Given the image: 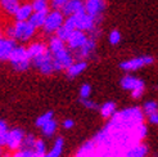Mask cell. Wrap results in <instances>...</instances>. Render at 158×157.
<instances>
[{"label": "cell", "mask_w": 158, "mask_h": 157, "mask_svg": "<svg viewBox=\"0 0 158 157\" xmlns=\"http://www.w3.org/2000/svg\"><path fill=\"white\" fill-rule=\"evenodd\" d=\"M48 48L54 59V66L57 72H66V70L75 62V56L71 50L66 41L60 40L58 36H49L48 40Z\"/></svg>", "instance_id": "obj_1"}, {"label": "cell", "mask_w": 158, "mask_h": 157, "mask_svg": "<svg viewBox=\"0 0 158 157\" xmlns=\"http://www.w3.org/2000/svg\"><path fill=\"white\" fill-rule=\"evenodd\" d=\"M8 62L10 63V67L15 72H26L30 67H32V65H31L32 59H31L27 52V46H25L23 44L15 45Z\"/></svg>", "instance_id": "obj_2"}, {"label": "cell", "mask_w": 158, "mask_h": 157, "mask_svg": "<svg viewBox=\"0 0 158 157\" xmlns=\"http://www.w3.org/2000/svg\"><path fill=\"white\" fill-rule=\"evenodd\" d=\"M37 28L30 21H14L13 22V39L18 44L31 43L37 35Z\"/></svg>", "instance_id": "obj_3"}, {"label": "cell", "mask_w": 158, "mask_h": 157, "mask_svg": "<svg viewBox=\"0 0 158 157\" xmlns=\"http://www.w3.org/2000/svg\"><path fill=\"white\" fill-rule=\"evenodd\" d=\"M66 21V15L62 13L60 9H50L46 14L45 23L41 28L43 34L46 36H53L57 34V31L63 26Z\"/></svg>", "instance_id": "obj_4"}, {"label": "cell", "mask_w": 158, "mask_h": 157, "mask_svg": "<svg viewBox=\"0 0 158 157\" xmlns=\"http://www.w3.org/2000/svg\"><path fill=\"white\" fill-rule=\"evenodd\" d=\"M122 89L127 90L131 93V97L134 99H139L144 95L145 93V84L141 78L130 75V74H126L120 81Z\"/></svg>", "instance_id": "obj_5"}, {"label": "cell", "mask_w": 158, "mask_h": 157, "mask_svg": "<svg viewBox=\"0 0 158 157\" xmlns=\"http://www.w3.org/2000/svg\"><path fill=\"white\" fill-rule=\"evenodd\" d=\"M26 135V131L23 130L22 128L19 126H14V128H10L8 134L5 137V140H4V147L8 152H15L21 150L22 147V142H23V138Z\"/></svg>", "instance_id": "obj_6"}, {"label": "cell", "mask_w": 158, "mask_h": 157, "mask_svg": "<svg viewBox=\"0 0 158 157\" xmlns=\"http://www.w3.org/2000/svg\"><path fill=\"white\" fill-rule=\"evenodd\" d=\"M154 58L152 56H138V57H132L130 59H126L122 61L120 63V68L125 72H135L139 71V70L144 68L147 66H151L153 65Z\"/></svg>", "instance_id": "obj_7"}, {"label": "cell", "mask_w": 158, "mask_h": 157, "mask_svg": "<svg viewBox=\"0 0 158 157\" xmlns=\"http://www.w3.org/2000/svg\"><path fill=\"white\" fill-rule=\"evenodd\" d=\"M31 65L44 76H50V75L57 72L55 71V66H54V59L52 57L50 52H46L45 54H43L40 57L32 58Z\"/></svg>", "instance_id": "obj_8"}, {"label": "cell", "mask_w": 158, "mask_h": 157, "mask_svg": "<svg viewBox=\"0 0 158 157\" xmlns=\"http://www.w3.org/2000/svg\"><path fill=\"white\" fill-rule=\"evenodd\" d=\"M107 9L106 0H86L85 2V12L95 19L98 25H100L104 18V12Z\"/></svg>", "instance_id": "obj_9"}, {"label": "cell", "mask_w": 158, "mask_h": 157, "mask_svg": "<svg viewBox=\"0 0 158 157\" xmlns=\"http://www.w3.org/2000/svg\"><path fill=\"white\" fill-rule=\"evenodd\" d=\"M89 34L85 32V31H81V30H75L72 34L69 35V37L67 39V46L72 50V53L77 52L78 49H81L82 46L86 44V41L89 40Z\"/></svg>", "instance_id": "obj_10"}, {"label": "cell", "mask_w": 158, "mask_h": 157, "mask_svg": "<svg viewBox=\"0 0 158 157\" xmlns=\"http://www.w3.org/2000/svg\"><path fill=\"white\" fill-rule=\"evenodd\" d=\"M95 54H97V39L89 37V40L86 41V44L82 46L81 49L75 52L73 56H75V59L89 61V59L95 58Z\"/></svg>", "instance_id": "obj_11"}, {"label": "cell", "mask_w": 158, "mask_h": 157, "mask_svg": "<svg viewBox=\"0 0 158 157\" xmlns=\"http://www.w3.org/2000/svg\"><path fill=\"white\" fill-rule=\"evenodd\" d=\"M62 13L66 17L76 15L78 13L85 12V0H68V2L62 6Z\"/></svg>", "instance_id": "obj_12"}, {"label": "cell", "mask_w": 158, "mask_h": 157, "mask_svg": "<svg viewBox=\"0 0 158 157\" xmlns=\"http://www.w3.org/2000/svg\"><path fill=\"white\" fill-rule=\"evenodd\" d=\"M18 43L14 40V39H10L8 36H3L0 39V62L8 61L10 57V54L13 52V49L15 48V45Z\"/></svg>", "instance_id": "obj_13"}, {"label": "cell", "mask_w": 158, "mask_h": 157, "mask_svg": "<svg viewBox=\"0 0 158 157\" xmlns=\"http://www.w3.org/2000/svg\"><path fill=\"white\" fill-rule=\"evenodd\" d=\"M27 52L30 54L31 59L36 58V57H40V56H43V54H45L46 52H49L48 43L44 41V40H32L27 45Z\"/></svg>", "instance_id": "obj_14"}, {"label": "cell", "mask_w": 158, "mask_h": 157, "mask_svg": "<svg viewBox=\"0 0 158 157\" xmlns=\"http://www.w3.org/2000/svg\"><path fill=\"white\" fill-rule=\"evenodd\" d=\"M88 61H84V59H75V62L71 65L67 70H66V75L69 78H76L78 76H81L86 68H88Z\"/></svg>", "instance_id": "obj_15"}, {"label": "cell", "mask_w": 158, "mask_h": 157, "mask_svg": "<svg viewBox=\"0 0 158 157\" xmlns=\"http://www.w3.org/2000/svg\"><path fill=\"white\" fill-rule=\"evenodd\" d=\"M21 3V0H0V13H3L6 17L14 18Z\"/></svg>", "instance_id": "obj_16"}, {"label": "cell", "mask_w": 158, "mask_h": 157, "mask_svg": "<svg viewBox=\"0 0 158 157\" xmlns=\"http://www.w3.org/2000/svg\"><path fill=\"white\" fill-rule=\"evenodd\" d=\"M64 138L58 135L55 137L54 140H53V144L50 146V148L48 150V152H46V155L44 157H60L63 151H64Z\"/></svg>", "instance_id": "obj_17"}, {"label": "cell", "mask_w": 158, "mask_h": 157, "mask_svg": "<svg viewBox=\"0 0 158 157\" xmlns=\"http://www.w3.org/2000/svg\"><path fill=\"white\" fill-rule=\"evenodd\" d=\"M32 13H34V8L32 4H31V0L30 2H23L21 3L17 13L14 15V21H28Z\"/></svg>", "instance_id": "obj_18"}, {"label": "cell", "mask_w": 158, "mask_h": 157, "mask_svg": "<svg viewBox=\"0 0 158 157\" xmlns=\"http://www.w3.org/2000/svg\"><path fill=\"white\" fill-rule=\"evenodd\" d=\"M99 112H100V116L102 119L104 120H110L113 119L117 113V104L112 100H108V102H104L103 104H100L99 107Z\"/></svg>", "instance_id": "obj_19"}, {"label": "cell", "mask_w": 158, "mask_h": 157, "mask_svg": "<svg viewBox=\"0 0 158 157\" xmlns=\"http://www.w3.org/2000/svg\"><path fill=\"white\" fill-rule=\"evenodd\" d=\"M58 128H59L58 121L55 119H53L48 124H45L44 126L40 128V133H41V135H43L44 139H52V138H54L55 135H57Z\"/></svg>", "instance_id": "obj_20"}, {"label": "cell", "mask_w": 158, "mask_h": 157, "mask_svg": "<svg viewBox=\"0 0 158 157\" xmlns=\"http://www.w3.org/2000/svg\"><path fill=\"white\" fill-rule=\"evenodd\" d=\"M148 153H149V148L143 143H138L135 146L130 147L126 151L123 157H147Z\"/></svg>", "instance_id": "obj_21"}, {"label": "cell", "mask_w": 158, "mask_h": 157, "mask_svg": "<svg viewBox=\"0 0 158 157\" xmlns=\"http://www.w3.org/2000/svg\"><path fill=\"white\" fill-rule=\"evenodd\" d=\"M46 14L48 13H45V12H34L28 21L32 23L37 30H41L45 23V19H46Z\"/></svg>", "instance_id": "obj_22"}, {"label": "cell", "mask_w": 158, "mask_h": 157, "mask_svg": "<svg viewBox=\"0 0 158 157\" xmlns=\"http://www.w3.org/2000/svg\"><path fill=\"white\" fill-rule=\"evenodd\" d=\"M31 4H32L34 12H45V13H48L52 9L49 0H31Z\"/></svg>", "instance_id": "obj_23"}, {"label": "cell", "mask_w": 158, "mask_h": 157, "mask_svg": "<svg viewBox=\"0 0 158 157\" xmlns=\"http://www.w3.org/2000/svg\"><path fill=\"white\" fill-rule=\"evenodd\" d=\"M36 140L37 138L31 134V133H26L25 138H23V142H22V147L21 150H28V151H34L35 144H36Z\"/></svg>", "instance_id": "obj_24"}, {"label": "cell", "mask_w": 158, "mask_h": 157, "mask_svg": "<svg viewBox=\"0 0 158 157\" xmlns=\"http://www.w3.org/2000/svg\"><path fill=\"white\" fill-rule=\"evenodd\" d=\"M141 111H143L144 116L148 117L149 115L158 112V102L156 100H147L143 103V107H141Z\"/></svg>", "instance_id": "obj_25"}, {"label": "cell", "mask_w": 158, "mask_h": 157, "mask_svg": "<svg viewBox=\"0 0 158 157\" xmlns=\"http://www.w3.org/2000/svg\"><path fill=\"white\" fill-rule=\"evenodd\" d=\"M48 150L49 148H48V144H46V142H45V139L44 138H37L35 148H34V152L37 153L39 156L44 157L46 155V152H48Z\"/></svg>", "instance_id": "obj_26"}, {"label": "cell", "mask_w": 158, "mask_h": 157, "mask_svg": "<svg viewBox=\"0 0 158 157\" xmlns=\"http://www.w3.org/2000/svg\"><path fill=\"white\" fill-rule=\"evenodd\" d=\"M54 119V112L53 111H48V112H44L43 115H40L36 119V121H35V125H36V128H39L40 129L41 126H44L45 124H48L50 120H53Z\"/></svg>", "instance_id": "obj_27"}, {"label": "cell", "mask_w": 158, "mask_h": 157, "mask_svg": "<svg viewBox=\"0 0 158 157\" xmlns=\"http://www.w3.org/2000/svg\"><path fill=\"white\" fill-rule=\"evenodd\" d=\"M95 140L91 139V140H86V142L80 147V150H78L77 152V156H82V155H86V153H89L91 152L94 148H95Z\"/></svg>", "instance_id": "obj_28"}, {"label": "cell", "mask_w": 158, "mask_h": 157, "mask_svg": "<svg viewBox=\"0 0 158 157\" xmlns=\"http://www.w3.org/2000/svg\"><path fill=\"white\" fill-rule=\"evenodd\" d=\"M121 39H122V36H121V32L118 30H112L108 35V41L112 46H117L121 43Z\"/></svg>", "instance_id": "obj_29"}, {"label": "cell", "mask_w": 158, "mask_h": 157, "mask_svg": "<svg viewBox=\"0 0 158 157\" xmlns=\"http://www.w3.org/2000/svg\"><path fill=\"white\" fill-rule=\"evenodd\" d=\"M91 85L90 84H82L80 90H78V94H80V99H86V98H90L91 95Z\"/></svg>", "instance_id": "obj_30"}, {"label": "cell", "mask_w": 158, "mask_h": 157, "mask_svg": "<svg viewBox=\"0 0 158 157\" xmlns=\"http://www.w3.org/2000/svg\"><path fill=\"white\" fill-rule=\"evenodd\" d=\"M9 126H8V124L4 121V120H0V144L4 146V140H5V137L8 134V131H9Z\"/></svg>", "instance_id": "obj_31"}, {"label": "cell", "mask_w": 158, "mask_h": 157, "mask_svg": "<svg viewBox=\"0 0 158 157\" xmlns=\"http://www.w3.org/2000/svg\"><path fill=\"white\" fill-rule=\"evenodd\" d=\"M81 100V104L85 107V108H88V109H91V111H95V109H99V104L97 103L95 100H93L90 98H86V99H80Z\"/></svg>", "instance_id": "obj_32"}, {"label": "cell", "mask_w": 158, "mask_h": 157, "mask_svg": "<svg viewBox=\"0 0 158 157\" xmlns=\"http://www.w3.org/2000/svg\"><path fill=\"white\" fill-rule=\"evenodd\" d=\"M68 0H49L52 9H62V6L64 5Z\"/></svg>", "instance_id": "obj_33"}, {"label": "cell", "mask_w": 158, "mask_h": 157, "mask_svg": "<svg viewBox=\"0 0 158 157\" xmlns=\"http://www.w3.org/2000/svg\"><path fill=\"white\" fill-rule=\"evenodd\" d=\"M62 128L64 130H71L72 128H75V121L72 119H64L62 121Z\"/></svg>", "instance_id": "obj_34"}, {"label": "cell", "mask_w": 158, "mask_h": 157, "mask_svg": "<svg viewBox=\"0 0 158 157\" xmlns=\"http://www.w3.org/2000/svg\"><path fill=\"white\" fill-rule=\"evenodd\" d=\"M147 120H148L149 124H152V125H158V112L149 115V116L147 117Z\"/></svg>", "instance_id": "obj_35"}, {"label": "cell", "mask_w": 158, "mask_h": 157, "mask_svg": "<svg viewBox=\"0 0 158 157\" xmlns=\"http://www.w3.org/2000/svg\"><path fill=\"white\" fill-rule=\"evenodd\" d=\"M5 152H8V151L5 150V147L0 144V157H3V156L5 155Z\"/></svg>", "instance_id": "obj_36"}, {"label": "cell", "mask_w": 158, "mask_h": 157, "mask_svg": "<svg viewBox=\"0 0 158 157\" xmlns=\"http://www.w3.org/2000/svg\"><path fill=\"white\" fill-rule=\"evenodd\" d=\"M3 36H5V35H4V28H3V27H0V39H2Z\"/></svg>", "instance_id": "obj_37"}, {"label": "cell", "mask_w": 158, "mask_h": 157, "mask_svg": "<svg viewBox=\"0 0 158 157\" xmlns=\"http://www.w3.org/2000/svg\"><path fill=\"white\" fill-rule=\"evenodd\" d=\"M10 156H12V153H10V152H5V155H4L3 157H10Z\"/></svg>", "instance_id": "obj_38"}, {"label": "cell", "mask_w": 158, "mask_h": 157, "mask_svg": "<svg viewBox=\"0 0 158 157\" xmlns=\"http://www.w3.org/2000/svg\"><path fill=\"white\" fill-rule=\"evenodd\" d=\"M85 2H86V0H85Z\"/></svg>", "instance_id": "obj_39"}, {"label": "cell", "mask_w": 158, "mask_h": 157, "mask_svg": "<svg viewBox=\"0 0 158 157\" xmlns=\"http://www.w3.org/2000/svg\"><path fill=\"white\" fill-rule=\"evenodd\" d=\"M147 157H148V156H147Z\"/></svg>", "instance_id": "obj_40"}]
</instances>
